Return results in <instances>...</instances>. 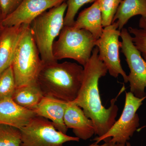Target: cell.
<instances>
[{
    "label": "cell",
    "mask_w": 146,
    "mask_h": 146,
    "mask_svg": "<svg viewBox=\"0 0 146 146\" xmlns=\"http://www.w3.org/2000/svg\"><path fill=\"white\" fill-rule=\"evenodd\" d=\"M98 54V48L96 46L89 61L84 66L82 84L77 97L73 102L81 108L87 117L92 120L95 135L101 137L107 133L116 121L119 108L115 102L125 90V87L123 85L117 96L111 100L108 108L103 105L99 81L106 75L108 71L104 63L100 60Z\"/></svg>",
    "instance_id": "6da1fadb"
},
{
    "label": "cell",
    "mask_w": 146,
    "mask_h": 146,
    "mask_svg": "<svg viewBox=\"0 0 146 146\" xmlns=\"http://www.w3.org/2000/svg\"><path fill=\"white\" fill-rule=\"evenodd\" d=\"M83 75L84 68L76 63L44 62L36 82L44 96L70 102L78 96Z\"/></svg>",
    "instance_id": "7a4b0ae2"
},
{
    "label": "cell",
    "mask_w": 146,
    "mask_h": 146,
    "mask_svg": "<svg viewBox=\"0 0 146 146\" xmlns=\"http://www.w3.org/2000/svg\"><path fill=\"white\" fill-rule=\"evenodd\" d=\"M66 2L51 8L36 17L30 25L33 39L44 63L56 61L52 53L55 39L64 27Z\"/></svg>",
    "instance_id": "3957f363"
},
{
    "label": "cell",
    "mask_w": 146,
    "mask_h": 146,
    "mask_svg": "<svg viewBox=\"0 0 146 146\" xmlns=\"http://www.w3.org/2000/svg\"><path fill=\"white\" fill-rule=\"evenodd\" d=\"M58 36L53 45L55 60L70 58L83 67L86 65L98 39L88 31L75 28L72 26H64Z\"/></svg>",
    "instance_id": "277c9868"
},
{
    "label": "cell",
    "mask_w": 146,
    "mask_h": 146,
    "mask_svg": "<svg viewBox=\"0 0 146 146\" xmlns=\"http://www.w3.org/2000/svg\"><path fill=\"white\" fill-rule=\"evenodd\" d=\"M43 63L29 26L19 40L11 64L16 88L36 82Z\"/></svg>",
    "instance_id": "5b68a950"
},
{
    "label": "cell",
    "mask_w": 146,
    "mask_h": 146,
    "mask_svg": "<svg viewBox=\"0 0 146 146\" xmlns=\"http://www.w3.org/2000/svg\"><path fill=\"white\" fill-rule=\"evenodd\" d=\"M146 98H137L130 91L126 93L124 107L121 117L107 133L94 138L95 143L98 144L110 139L109 142L111 143L125 145L140 125L137 111Z\"/></svg>",
    "instance_id": "8992f818"
},
{
    "label": "cell",
    "mask_w": 146,
    "mask_h": 146,
    "mask_svg": "<svg viewBox=\"0 0 146 146\" xmlns=\"http://www.w3.org/2000/svg\"><path fill=\"white\" fill-rule=\"evenodd\" d=\"M21 130V146H63L66 142L80 140L57 130L52 122L37 115Z\"/></svg>",
    "instance_id": "52a82bcc"
},
{
    "label": "cell",
    "mask_w": 146,
    "mask_h": 146,
    "mask_svg": "<svg viewBox=\"0 0 146 146\" xmlns=\"http://www.w3.org/2000/svg\"><path fill=\"white\" fill-rule=\"evenodd\" d=\"M120 48L124 55L130 72L128 75L130 92L138 98L146 97V61L136 48L127 29L121 31Z\"/></svg>",
    "instance_id": "ba28073f"
},
{
    "label": "cell",
    "mask_w": 146,
    "mask_h": 146,
    "mask_svg": "<svg viewBox=\"0 0 146 146\" xmlns=\"http://www.w3.org/2000/svg\"><path fill=\"white\" fill-rule=\"evenodd\" d=\"M120 35L119 24L116 21L104 27L96 46L98 48L99 58L106 66L110 75L115 78L120 75L124 82L127 83L128 75L122 67L120 58Z\"/></svg>",
    "instance_id": "9c48e42d"
},
{
    "label": "cell",
    "mask_w": 146,
    "mask_h": 146,
    "mask_svg": "<svg viewBox=\"0 0 146 146\" xmlns=\"http://www.w3.org/2000/svg\"><path fill=\"white\" fill-rule=\"evenodd\" d=\"M67 0H23L13 12L3 20L4 27L23 24L30 25L45 11L62 4Z\"/></svg>",
    "instance_id": "30bf717a"
},
{
    "label": "cell",
    "mask_w": 146,
    "mask_h": 146,
    "mask_svg": "<svg viewBox=\"0 0 146 146\" xmlns=\"http://www.w3.org/2000/svg\"><path fill=\"white\" fill-rule=\"evenodd\" d=\"M30 25L4 27L0 34V75L11 66L21 36Z\"/></svg>",
    "instance_id": "8fae6325"
},
{
    "label": "cell",
    "mask_w": 146,
    "mask_h": 146,
    "mask_svg": "<svg viewBox=\"0 0 146 146\" xmlns=\"http://www.w3.org/2000/svg\"><path fill=\"white\" fill-rule=\"evenodd\" d=\"M68 129H72L76 137L86 141L95 134L94 123L87 117L82 109L74 102H68L64 117Z\"/></svg>",
    "instance_id": "7c38bea8"
},
{
    "label": "cell",
    "mask_w": 146,
    "mask_h": 146,
    "mask_svg": "<svg viewBox=\"0 0 146 146\" xmlns=\"http://www.w3.org/2000/svg\"><path fill=\"white\" fill-rule=\"evenodd\" d=\"M36 116L34 111L21 107L12 98L0 100V124L11 126L21 129Z\"/></svg>",
    "instance_id": "4fadbf2b"
},
{
    "label": "cell",
    "mask_w": 146,
    "mask_h": 146,
    "mask_svg": "<svg viewBox=\"0 0 146 146\" xmlns=\"http://www.w3.org/2000/svg\"><path fill=\"white\" fill-rule=\"evenodd\" d=\"M68 103L52 97L44 96L33 111L37 116L50 120L57 130L66 134L68 129L64 117Z\"/></svg>",
    "instance_id": "5bb4252c"
},
{
    "label": "cell",
    "mask_w": 146,
    "mask_h": 146,
    "mask_svg": "<svg viewBox=\"0 0 146 146\" xmlns=\"http://www.w3.org/2000/svg\"><path fill=\"white\" fill-rule=\"evenodd\" d=\"M72 26L88 31L96 39H99L102 34L104 27L99 0H96L91 6L80 12Z\"/></svg>",
    "instance_id": "9a60e30c"
},
{
    "label": "cell",
    "mask_w": 146,
    "mask_h": 146,
    "mask_svg": "<svg viewBox=\"0 0 146 146\" xmlns=\"http://www.w3.org/2000/svg\"><path fill=\"white\" fill-rule=\"evenodd\" d=\"M44 96L36 82L16 87L12 95V100L26 109H35Z\"/></svg>",
    "instance_id": "2e32d148"
},
{
    "label": "cell",
    "mask_w": 146,
    "mask_h": 146,
    "mask_svg": "<svg viewBox=\"0 0 146 146\" xmlns=\"http://www.w3.org/2000/svg\"><path fill=\"white\" fill-rule=\"evenodd\" d=\"M146 16V0H122L113 18L117 21L121 31L133 16Z\"/></svg>",
    "instance_id": "e0dca14e"
},
{
    "label": "cell",
    "mask_w": 146,
    "mask_h": 146,
    "mask_svg": "<svg viewBox=\"0 0 146 146\" xmlns=\"http://www.w3.org/2000/svg\"><path fill=\"white\" fill-rule=\"evenodd\" d=\"M21 138L20 129L0 124V146H21Z\"/></svg>",
    "instance_id": "ac0fdd59"
},
{
    "label": "cell",
    "mask_w": 146,
    "mask_h": 146,
    "mask_svg": "<svg viewBox=\"0 0 146 146\" xmlns=\"http://www.w3.org/2000/svg\"><path fill=\"white\" fill-rule=\"evenodd\" d=\"M16 88V82L11 65L0 75V100L11 98Z\"/></svg>",
    "instance_id": "d6986e66"
},
{
    "label": "cell",
    "mask_w": 146,
    "mask_h": 146,
    "mask_svg": "<svg viewBox=\"0 0 146 146\" xmlns=\"http://www.w3.org/2000/svg\"><path fill=\"white\" fill-rule=\"evenodd\" d=\"M121 1L122 0H99L104 28L112 23L113 18Z\"/></svg>",
    "instance_id": "ffe728a7"
},
{
    "label": "cell",
    "mask_w": 146,
    "mask_h": 146,
    "mask_svg": "<svg viewBox=\"0 0 146 146\" xmlns=\"http://www.w3.org/2000/svg\"><path fill=\"white\" fill-rule=\"evenodd\" d=\"M96 0H67V9L64 18V26L74 25L75 18L79 10L84 5L95 2Z\"/></svg>",
    "instance_id": "44dd1931"
},
{
    "label": "cell",
    "mask_w": 146,
    "mask_h": 146,
    "mask_svg": "<svg viewBox=\"0 0 146 146\" xmlns=\"http://www.w3.org/2000/svg\"><path fill=\"white\" fill-rule=\"evenodd\" d=\"M129 32L133 35L132 40L136 48L146 61V33L142 29L129 27Z\"/></svg>",
    "instance_id": "7402d4cb"
},
{
    "label": "cell",
    "mask_w": 146,
    "mask_h": 146,
    "mask_svg": "<svg viewBox=\"0 0 146 146\" xmlns=\"http://www.w3.org/2000/svg\"><path fill=\"white\" fill-rule=\"evenodd\" d=\"M23 0H0L1 11L3 19L13 12Z\"/></svg>",
    "instance_id": "603a6c76"
},
{
    "label": "cell",
    "mask_w": 146,
    "mask_h": 146,
    "mask_svg": "<svg viewBox=\"0 0 146 146\" xmlns=\"http://www.w3.org/2000/svg\"><path fill=\"white\" fill-rule=\"evenodd\" d=\"M139 27L146 33V16H141L139 20Z\"/></svg>",
    "instance_id": "cb8c5ba5"
},
{
    "label": "cell",
    "mask_w": 146,
    "mask_h": 146,
    "mask_svg": "<svg viewBox=\"0 0 146 146\" xmlns=\"http://www.w3.org/2000/svg\"><path fill=\"white\" fill-rule=\"evenodd\" d=\"M109 140L110 139H108V140L105 141L104 143L102 144V145H98V144L96 143H94L92 145L87 146H109L110 143L109 141Z\"/></svg>",
    "instance_id": "d4e9b609"
},
{
    "label": "cell",
    "mask_w": 146,
    "mask_h": 146,
    "mask_svg": "<svg viewBox=\"0 0 146 146\" xmlns=\"http://www.w3.org/2000/svg\"><path fill=\"white\" fill-rule=\"evenodd\" d=\"M3 19L1 12V11H0V34H1L2 31L3 29L4 28V27L3 26Z\"/></svg>",
    "instance_id": "484cf974"
},
{
    "label": "cell",
    "mask_w": 146,
    "mask_h": 146,
    "mask_svg": "<svg viewBox=\"0 0 146 146\" xmlns=\"http://www.w3.org/2000/svg\"><path fill=\"white\" fill-rule=\"evenodd\" d=\"M123 145H118L117 144H113L110 143V145H109V146H123Z\"/></svg>",
    "instance_id": "4316f807"
},
{
    "label": "cell",
    "mask_w": 146,
    "mask_h": 146,
    "mask_svg": "<svg viewBox=\"0 0 146 146\" xmlns=\"http://www.w3.org/2000/svg\"><path fill=\"white\" fill-rule=\"evenodd\" d=\"M123 146H131L130 144L129 143H128V142H127V143H126V145H123Z\"/></svg>",
    "instance_id": "83f0119b"
},
{
    "label": "cell",
    "mask_w": 146,
    "mask_h": 146,
    "mask_svg": "<svg viewBox=\"0 0 146 146\" xmlns=\"http://www.w3.org/2000/svg\"><path fill=\"white\" fill-rule=\"evenodd\" d=\"M0 11H1V6H0Z\"/></svg>",
    "instance_id": "f1b7e54d"
}]
</instances>
